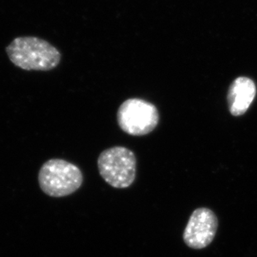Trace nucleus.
Returning <instances> with one entry per match:
<instances>
[{
    "mask_svg": "<svg viewBox=\"0 0 257 257\" xmlns=\"http://www.w3.org/2000/svg\"><path fill=\"white\" fill-rule=\"evenodd\" d=\"M83 181L80 169L63 159H50L42 166L39 172V186L49 197L73 194L81 187Z\"/></svg>",
    "mask_w": 257,
    "mask_h": 257,
    "instance_id": "nucleus-2",
    "label": "nucleus"
},
{
    "mask_svg": "<svg viewBox=\"0 0 257 257\" xmlns=\"http://www.w3.org/2000/svg\"><path fill=\"white\" fill-rule=\"evenodd\" d=\"M255 94L256 87L250 78H236L229 88L227 97L230 113L235 116L244 114L252 103Z\"/></svg>",
    "mask_w": 257,
    "mask_h": 257,
    "instance_id": "nucleus-6",
    "label": "nucleus"
},
{
    "mask_svg": "<svg viewBox=\"0 0 257 257\" xmlns=\"http://www.w3.org/2000/svg\"><path fill=\"white\" fill-rule=\"evenodd\" d=\"M159 114L157 107L145 100L130 98L121 103L117 111L120 128L132 136H144L158 126Z\"/></svg>",
    "mask_w": 257,
    "mask_h": 257,
    "instance_id": "nucleus-4",
    "label": "nucleus"
},
{
    "mask_svg": "<svg viewBox=\"0 0 257 257\" xmlns=\"http://www.w3.org/2000/svg\"><path fill=\"white\" fill-rule=\"evenodd\" d=\"M217 228L218 220L211 209H196L185 228L183 240L188 247L201 250L212 242Z\"/></svg>",
    "mask_w": 257,
    "mask_h": 257,
    "instance_id": "nucleus-5",
    "label": "nucleus"
},
{
    "mask_svg": "<svg viewBox=\"0 0 257 257\" xmlns=\"http://www.w3.org/2000/svg\"><path fill=\"white\" fill-rule=\"evenodd\" d=\"M8 56L18 68L27 71H49L61 60L60 52L49 42L36 37H19L6 49Z\"/></svg>",
    "mask_w": 257,
    "mask_h": 257,
    "instance_id": "nucleus-1",
    "label": "nucleus"
},
{
    "mask_svg": "<svg viewBox=\"0 0 257 257\" xmlns=\"http://www.w3.org/2000/svg\"><path fill=\"white\" fill-rule=\"evenodd\" d=\"M97 167L105 182L115 188L129 187L136 178V156L124 147L103 151L97 159Z\"/></svg>",
    "mask_w": 257,
    "mask_h": 257,
    "instance_id": "nucleus-3",
    "label": "nucleus"
}]
</instances>
